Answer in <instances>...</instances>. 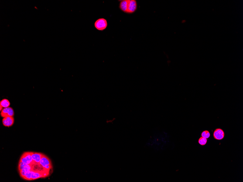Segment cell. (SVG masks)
Returning <instances> with one entry per match:
<instances>
[{"label": "cell", "mask_w": 243, "mask_h": 182, "mask_svg": "<svg viewBox=\"0 0 243 182\" xmlns=\"http://www.w3.org/2000/svg\"><path fill=\"white\" fill-rule=\"evenodd\" d=\"M10 105V103L9 101L7 99H3L0 102V106L2 107L3 108H7V107H9Z\"/></svg>", "instance_id": "obj_9"}, {"label": "cell", "mask_w": 243, "mask_h": 182, "mask_svg": "<svg viewBox=\"0 0 243 182\" xmlns=\"http://www.w3.org/2000/svg\"><path fill=\"white\" fill-rule=\"evenodd\" d=\"M207 139L206 138L203 137H201L198 140L199 144L201 145H204L207 143Z\"/></svg>", "instance_id": "obj_10"}, {"label": "cell", "mask_w": 243, "mask_h": 182, "mask_svg": "<svg viewBox=\"0 0 243 182\" xmlns=\"http://www.w3.org/2000/svg\"><path fill=\"white\" fill-rule=\"evenodd\" d=\"M213 136L215 139L217 140H221L224 138V132L220 128H218L214 131Z\"/></svg>", "instance_id": "obj_6"}, {"label": "cell", "mask_w": 243, "mask_h": 182, "mask_svg": "<svg viewBox=\"0 0 243 182\" xmlns=\"http://www.w3.org/2000/svg\"><path fill=\"white\" fill-rule=\"evenodd\" d=\"M128 0L122 1L119 4V8L122 11L126 13L128 10Z\"/></svg>", "instance_id": "obj_8"}, {"label": "cell", "mask_w": 243, "mask_h": 182, "mask_svg": "<svg viewBox=\"0 0 243 182\" xmlns=\"http://www.w3.org/2000/svg\"><path fill=\"white\" fill-rule=\"evenodd\" d=\"M14 118L13 117L7 116L3 118L2 120L3 125L4 126L10 127L14 125Z\"/></svg>", "instance_id": "obj_5"}, {"label": "cell", "mask_w": 243, "mask_h": 182, "mask_svg": "<svg viewBox=\"0 0 243 182\" xmlns=\"http://www.w3.org/2000/svg\"><path fill=\"white\" fill-rule=\"evenodd\" d=\"M137 8V2L135 0H128V10L126 13L132 14L136 11Z\"/></svg>", "instance_id": "obj_3"}, {"label": "cell", "mask_w": 243, "mask_h": 182, "mask_svg": "<svg viewBox=\"0 0 243 182\" xmlns=\"http://www.w3.org/2000/svg\"><path fill=\"white\" fill-rule=\"evenodd\" d=\"M108 25L106 20L104 18H100L97 20L94 23L95 27L99 31H103L106 29Z\"/></svg>", "instance_id": "obj_2"}, {"label": "cell", "mask_w": 243, "mask_h": 182, "mask_svg": "<svg viewBox=\"0 0 243 182\" xmlns=\"http://www.w3.org/2000/svg\"><path fill=\"white\" fill-rule=\"evenodd\" d=\"M1 112V116L2 118L7 116L13 117L14 115V112L13 109L11 107L4 108Z\"/></svg>", "instance_id": "obj_4"}, {"label": "cell", "mask_w": 243, "mask_h": 182, "mask_svg": "<svg viewBox=\"0 0 243 182\" xmlns=\"http://www.w3.org/2000/svg\"><path fill=\"white\" fill-rule=\"evenodd\" d=\"M39 164L44 168L46 169V170L51 172H52V171L53 170V166H52L51 161L46 155L43 154L41 159L40 163H39Z\"/></svg>", "instance_id": "obj_1"}, {"label": "cell", "mask_w": 243, "mask_h": 182, "mask_svg": "<svg viewBox=\"0 0 243 182\" xmlns=\"http://www.w3.org/2000/svg\"><path fill=\"white\" fill-rule=\"evenodd\" d=\"M43 154L40 153L33 152L32 155V160L34 163L39 164Z\"/></svg>", "instance_id": "obj_7"}, {"label": "cell", "mask_w": 243, "mask_h": 182, "mask_svg": "<svg viewBox=\"0 0 243 182\" xmlns=\"http://www.w3.org/2000/svg\"><path fill=\"white\" fill-rule=\"evenodd\" d=\"M210 132L207 131H203L201 134V136L202 137H203L206 139H208L210 137Z\"/></svg>", "instance_id": "obj_11"}]
</instances>
